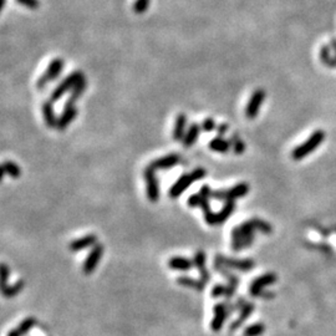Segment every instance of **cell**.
<instances>
[{
  "instance_id": "1",
  "label": "cell",
  "mask_w": 336,
  "mask_h": 336,
  "mask_svg": "<svg viewBox=\"0 0 336 336\" xmlns=\"http://www.w3.org/2000/svg\"><path fill=\"white\" fill-rule=\"evenodd\" d=\"M256 228L253 220H247L237 225L232 230V248L234 252H241L242 249L249 248L254 242V233Z\"/></svg>"
},
{
  "instance_id": "2",
  "label": "cell",
  "mask_w": 336,
  "mask_h": 336,
  "mask_svg": "<svg viewBox=\"0 0 336 336\" xmlns=\"http://www.w3.org/2000/svg\"><path fill=\"white\" fill-rule=\"evenodd\" d=\"M206 174H207V172H206L205 168L202 167L196 168V169H193L191 173L182 174V176L174 182L173 186L171 187V189L168 192V194H169V197L173 199L178 198L182 193H184V192L187 191V188H188L192 183L199 181V179H203L206 177Z\"/></svg>"
},
{
  "instance_id": "3",
  "label": "cell",
  "mask_w": 336,
  "mask_h": 336,
  "mask_svg": "<svg viewBox=\"0 0 336 336\" xmlns=\"http://www.w3.org/2000/svg\"><path fill=\"white\" fill-rule=\"evenodd\" d=\"M325 136L326 134L323 129H318V131L313 132L310 137H309L305 142H302L301 145L297 146V147H295L294 150H293L292 152L293 160L300 161L302 160V158H305L308 155H310V153H313L314 151L324 142Z\"/></svg>"
},
{
  "instance_id": "4",
  "label": "cell",
  "mask_w": 336,
  "mask_h": 336,
  "mask_svg": "<svg viewBox=\"0 0 336 336\" xmlns=\"http://www.w3.org/2000/svg\"><path fill=\"white\" fill-rule=\"evenodd\" d=\"M84 78H85V75H84L81 71H74V73L69 74V75H67L66 78L54 88V91L51 92V96H50V101H51V102L59 101L67 91L73 90Z\"/></svg>"
},
{
  "instance_id": "5",
  "label": "cell",
  "mask_w": 336,
  "mask_h": 336,
  "mask_svg": "<svg viewBox=\"0 0 336 336\" xmlns=\"http://www.w3.org/2000/svg\"><path fill=\"white\" fill-rule=\"evenodd\" d=\"M251 191V187L246 182H241V183H237L235 186L230 187L227 189H217V191H213L212 198L215 201H234V199H238L244 197L246 194L249 193Z\"/></svg>"
},
{
  "instance_id": "6",
  "label": "cell",
  "mask_w": 336,
  "mask_h": 336,
  "mask_svg": "<svg viewBox=\"0 0 336 336\" xmlns=\"http://www.w3.org/2000/svg\"><path fill=\"white\" fill-rule=\"evenodd\" d=\"M277 275L274 273H266V274L261 275V277L256 278L253 280L251 284V294L254 297H274V293H265L264 288L269 287V285L274 284L277 282Z\"/></svg>"
},
{
  "instance_id": "7",
  "label": "cell",
  "mask_w": 336,
  "mask_h": 336,
  "mask_svg": "<svg viewBox=\"0 0 336 336\" xmlns=\"http://www.w3.org/2000/svg\"><path fill=\"white\" fill-rule=\"evenodd\" d=\"M64 65H65L64 60L60 59V57H56V59L52 60L49 64V66H47L46 71L38 79L37 81L38 88H39V90H42L47 84L56 80V79L61 75L62 70H64Z\"/></svg>"
},
{
  "instance_id": "8",
  "label": "cell",
  "mask_w": 336,
  "mask_h": 336,
  "mask_svg": "<svg viewBox=\"0 0 336 336\" xmlns=\"http://www.w3.org/2000/svg\"><path fill=\"white\" fill-rule=\"evenodd\" d=\"M146 182V194H147L148 201L156 203L160 199V183L156 177V171H153L152 168L147 167L143 172Z\"/></svg>"
},
{
  "instance_id": "9",
  "label": "cell",
  "mask_w": 336,
  "mask_h": 336,
  "mask_svg": "<svg viewBox=\"0 0 336 336\" xmlns=\"http://www.w3.org/2000/svg\"><path fill=\"white\" fill-rule=\"evenodd\" d=\"M265 96L266 93L263 88H258V90H255L252 93L251 98H249L248 104H247L246 107V116L248 117L249 120H254L258 116L261 105H263L264 100H265Z\"/></svg>"
},
{
  "instance_id": "10",
  "label": "cell",
  "mask_w": 336,
  "mask_h": 336,
  "mask_svg": "<svg viewBox=\"0 0 336 336\" xmlns=\"http://www.w3.org/2000/svg\"><path fill=\"white\" fill-rule=\"evenodd\" d=\"M215 260L219 261L220 264L228 269H235V270H241V272H249L254 268L255 263L252 259H243V260H238V259H228L224 258L223 255H217Z\"/></svg>"
},
{
  "instance_id": "11",
  "label": "cell",
  "mask_w": 336,
  "mask_h": 336,
  "mask_svg": "<svg viewBox=\"0 0 336 336\" xmlns=\"http://www.w3.org/2000/svg\"><path fill=\"white\" fill-rule=\"evenodd\" d=\"M102 254H104V246L102 244H96L95 247H92L90 254L84 263V273L85 274H91L95 270L98 261L102 258Z\"/></svg>"
},
{
  "instance_id": "12",
  "label": "cell",
  "mask_w": 336,
  "mask_h": 336,
  "mask_svg": "<svg viewBox=\"0 0 336 336\" xmlns=\"http://www.w3.org/2000/svg\"><path fill=\"white\" fill-rule=\"evenodd\" d=\"M181 157L176 153H171V155L163 156V157L157 158V160L152 161L148 165V167L152 168L153 171H165V169H171L173 168L177 163H179Z\"/></svg>"
},
{
  "instance_id": "13",
  "label": "cell",
  "mask_w": 336,
  "mask_h": 336,
  "mask_svg": "<svg viewBox=\"0 0 336 336\" xmlns=\"http://www.w3.org/2000/svg\"><path fill=\"white\" fill-rule=\"evenodd\" d=\"M229 313H232V310H229L225 302H219L214 306V318H213L212 324H210V328L213 331L218 333V331L222 330L223 324H224L227 315Z\"/></svg>"
},
{
  "instance_id": "14",
  "label": "cell",
  "mask_w": 336,
  "mask_h": 336,
  "mask_svg": "<svg viewBox=\"0 0 336 336\" xmlns=\"http://www.w3.org/2000/svg\"><path fill=\"white\" fill-rule=\"evenodd\" d=\"M78 116V109L76 106H65L62 110L60 117H57V129L60 131H64L74 120Z\"/></svg>"
},
{
  "instance_id": "15",
  "label": "cell",
  "mask_w": 336,
  "mask_h": 336,
  "mask_svg": "<svg viewBox=\"0 0 336 336\" xmlns=\"http://www.w3.org/2000/svg\"><path fill=\"white\" fill-rule=\"evenodd\" d=\"M96 242H97V237L95 234H87L83 237V238L75 239V241L71 242L69 248L73 252H80L86 248H90V247H95Z\"/></svg>"
},
{
  "instance_id": "16",
  "label": "cell",
  "mask_w": 336,
  "mask_h": 336,
  "mask_svg": "<svg viewBox=\"0 0 336 336\" xmlns=\"http://www.w3.org/2000/svg\"><path fill=\"white\" fill-rule=\"evenodd\" d=\"M52 104H54V102H51L50 100L45 101L42 107L45 124H46V126L49 127V128H55V127H57V117L56 115H55V110Z\"/></svg>"
},
{
  "instance_id": "17",
  "label": "cell",
  "mask_w": 336,
  "mask_h": 336,
  "mask_svg": "<svg viewBox=\"0 0 336 336\" xmlns=\"http://www.w3.org/2000/svg\"><path fill=\"white\" fill-rule=\"evenodd\" d=\"M201 128H202V126H199V125L196 124V122L192 124L191 126L188 127L186 134H184V138L182 140L184 147L189 148L197 142V140H198V137H199V133H201Z\"/></svg>"
},
{
  "instance_id": "18",
  "label": "cell",
  "mask_w": 336,
  "mask_h": 336,
  "mask_svg": "<svg viewBox=\"0 0 336 336\" xmlns=\"http://www.w3.org/2000/svg\"><path fill=\"white\" fill-rule=\"evenodd\" d=\"M193 261H194V266L198 269L199 274H201L202 282L207 283L208 280H210V272L206 269V254L202 251L197 252Z\"/></svg>"
},
{
  "instance_id": "19",
  "label": "cell",
  "mask_w": 336,
  "mask_h": 336,
  "mask_svg": "<svg viewBox=\"0 0 336 336\" xmlns=\"http://www.w3.org/2000/svg\"><path fill=\"white\" fill-rule=\"evenodd\" d=\"M193 266L194 261H191L187 258H182V256H173L168 260V268L173 269V270H179V272H187Z\"/></svg>"
},
{
  "instance_id": "20",
  "label": "cell",
  "mask_w": 336,
  "mask_h": 336,
  "mask_svg": "<svg viewBox=\"0 0 336 336\" xmlns=\"http://www.w3.org/2000/svg\"><path fill=\"white\" fill-rule=\"evenodd\" d=\"M186 125H187V116L184 114H178L176 117L173 128V138L174 141H182L186 134Z\"/></svg>"
},
{
  "instance_id": "21",
  "label": "cell",
  "mask_w": 336,
  "mask_h": 336,
  "mask_svg": "<svg viewBox=\"0 0 336 336\" xmlns=\"http://www.w3.org/2000/svg\"><path fill=\"white\" fill-rule=\"evenodd\" d=\"M86 86H87V83H86V79L84 78L83 80H81L80 83H79L78 85H76L75 87L73 88V90H71L70 97L67 98L65 106H75L76 101H78L79 98H80L81 96H83V93L85 92Z\"/></svg>"
},
{
  "instance_id": "22",
  "label": "cell",
  "mask_w": 336,
  "mask_h": 336,
  "mask_svg": "<svg viewBox=\"0 0 336 336\" xmlns=\"http://www.w3.org/2000/svg\"><path fill=\"white\" fill-rule=\"evenodd\" d=\"M210 148L212 151H214V152L227 153L232 148V143H230V141H227L223 137H220V136H218V137H214L210 141Z\"/></svg>"
},
{
  "instance_id": "23",
  "label": "cell",
  "mask_w": 336,
  "mask_h": 336,
  "mask_svg": "<svg viewBox=\"0 0 336 336\" xmlns=\"http://www.w3.org/2000/svg\"><path fill=\"white\" fill-rule=\"evenodd\" d=\"M201 208L203 210V215H205V219L208 224L214 225L217 224V213H214L210 208V199L208 198H203L201 203Z\"/></svg>"
},
{
  "instance_id": "24",
  "label": "cell",
  "mask_w": 336,
  "mask_h": 336,
  "mask_svg": "<svg viewBox=\"0 0 336 336\" xmlns=\"http://www.w3.org/2000/svg\"><path fill=\"white\" fill-rule=\"evenodd\" d=\"M254 311V304L253 302H247L246 305L242 308V311H241V315H239L238 320L234 321V323L232 324V330H235V329H238L239 326L242 325V324L244 323L246 320H248L249 316L252 315V313Z\"/></svg>"
},
{
  "instance_id": "25",
  "label": "cell",
  "mask_w": 336,
  "mask_h": 336,
  "mask_svg": "<svg viewBox=\"0 0 336 336\" xmlns=\"http://www.w3.org/2000/svg\"><path fill=\"white\" fill-rule=\"evenodd\" d=\"M320 60L324 65H326L330 69L336 67V57L331 55V46L324 45L320 50Z\"/></svg>"
},
{
  "instance_id": "26",
  "label": "cell",
  "mask_w": 336,
  "mask_h": 336,
  "mask_svg": "<svg viewBox=\"0 0 336 336\" xmlns=\"http://www.w3.org/2000/svg\"><path fill=\"white\" fill-rule=\"evenodd\" d=\"M235 203L234 201H227L224 203V207L220 210L219 213H217V224H222L224 223L228 218L232 215V213L234 212Z\"/></svg>"
},
{
  "instance_id": "27",
  "label": "cell",
  "mask_w": 336,
  "mask_h": 336,
  "mask_svg": "<svg viewBox=\"0 0 336 336\" xmlns=\"http://www.w3.org/2000/svg\"><path fill=\"white\" fill-rule=\"evenodd\" d=\"M10 176L11 178H19L21 174V169L13 161H4L3 163V176Z\"/></svg>"
},
{
  "instance_id": "28",
  "label": "cell",
  "mask_w": 336,
  "mask_h": 336,
  "mask_svg": "<svg viewBox=\"0 0 336 336\" xmlns=\"http://www.w3.org/2000/svg\"><path fill=\"white\" fill-rule=\"evenodd\" d=\"M177 283H178V284H181L182 287L191 288V289L197 290V292H202V290H203V288H205V284H206V283H203L202 280L192 279V278H189V277L179 278V279L177 280Z\"/></svg>"
},
{
  "instance_id": "29",
  "label": "cell",
  "mask_w": 336,
  "mask_h": 336,
  "mask_svg": "<svg viewBox=\"0 0 336 336\" xmlns=\"http://www.w3.org/2000/svg\"><path fill=\"white\" fill-rule=\"evenodd\" d=\"M265 331V325L263 323H256L248 326L244 330V336H260Z\"/></svg>"
},
{
  "instance_id": "30",
  "label": "cell",
  "mask_w": 336,
  "mask_h": 336,
  "mask_svg": "<svg viewBox=\"0 0 336 336\" xmlns=\"http://www.w3.org/2000/svg\"><path fill=\"white\" fill-rule=\"evenodd\" d=\"M229 141L232 143V148L235 155H242L246 151V145H244V142L241 140L238 134H233Z\"/></svg>"
},
{
  "instance_id": "31",
  "label": "cell",
  "mask_w": 336,
  "mask_h": 336,
  "mask_svg": "<svg viewBox=\"0 0 336 336\" xmlns=\"http://www.w3.org/2000/svg\"><path fill=\"white\" fill-rule=\"evenodd\" d=\"M252 220H253L256 230H260V232L264 233V234H269V233L273 232L272 225L269 224L268 222H265V220L260 219V218H252Z\"/></svg>"
},
{
  "instance_id": "32",
  "label": "cell",
  "mask_w": 336,
  "mask_h": 336,
  "mask_svg": "<svg viewBox=\"0 0 336 336\" xmlns=\"http://www.w3.org/2000/svg\"><path fill=\"white\" fill-rule=\"evenodd\" d=\"M35 324H37V320L34 318H28L25 319V320L23 321V323L19 325L18 328V331L20 333V335H25L26 333H28L29 330H31V329L35 326Z\"/></svg>"
},
{
  "instance_id": "33",
  "label": "cell",
  "mask_w": 336,
  "mask_h": 336,
  "mask_svg": "<svg viewBox=\"0 0 336 336\" xmlns=\"http://www.w3.org/2000/svg\"><path fill=\"white\" fill-rule=\"evenodd\" d=\"M23 285H24L23 282H18L15 285H13V287L4 288V289H3L4 296H6V297L15 296V295L18 294V293L20 292L21 289H23Z\"/></svg>"
},
{
  "instance_id": "34",
  "label": "cell",
  "mask_w": 336,
  "mask_h": 336,
  "mask_svg": "<svg viewBox=\"0 0 336 336\" xmlns=\"http://www.w3.org/2000/svg\"><path fill=\"white\" fill-rule=\"evenodd\" d=\"M151 0H136L133 4V11L136 14H143L147 11Z\"/></svg>"
},
{
  "instance_id": "35",
  "label": "cell",
  "mask_w": 336,
  "mask_h": 336,
  "mask_svg": "<svg viewBox=\"0 0 336 336\" xmlns=\"http://www.w3.org/2000/svg\"><path fill=\"white\" fill-rule=\"evenodd\" d=\"M203 198H205V197L202 196V194L198 192V193L192 194V196L188 198V201H187V203H188L189 207H192V208L201 207V203H202V201H203Z\"/></svg>"
},
{
  "instance_id": "36",
  "label": "cell",
  "mask_w": 336,
  "mask_h": 336,
  "mask_svg": "<svg viewBox=\"0 0 336 336\" xmlns=\"http://www.w3.org/2000/svg\"><path fill=\"white\" fill-rule=\"evenodd\" d=\"M228 293V287L223 284H217L214 285V288L212 289V296L213 297H220V296H227Z\"/></svg>"
},
{
  "instance_id": "37",
  "label": "cell",
  "mask_w": 336,
  "mask_h": 336,
  "mask_svg": "<svg viewBox=\"0 0 336 336\" xmlns=\"http://www.w3.org/2000/svg\"><path fill=\"white\" fill-rule=\"evenodd\" d=\"M202 129L205 132H212L214 131V129H217L214 120H213L212 117H207V119L203 121V124H202Z\"/></svg>"
},
{
  "instance_id": "38",
  "label": "cell",
  "mask_w": 336,
  "mask_h": 336,
  "mask_svg": "<svg viewBox=\"0 0 336 336\" xmlns=\"http://www.w3.org/2000/svg\"><path fill=\"white\" fill-rule=\"evenodd\" d=\"M16 1L19 4H21V5L26 6L28 9H33V10L38 9L40 5L39 0H16Z\"/></svg>"
},
{
  "instance_id": "39",
  "label": "cell",
  "mask_w": 336,
  "mask_h": 336,
  "mask_svg": "<svg viewBox=\"0 0 336 336\" xmlns=\"http://www.w3.org/2000/svg\"><path fill=\"white\" fill-rule=\"evenodd\" d=\"M199 193H201L202 196L205 197V198L210 199V198H212L213 191H212V188H210V187L208 186V184H205V186H202V188L199 189Z\"/></svg>"
},
{
  "instance_id": "40",
  "label": "cell",
  "mask_w": 336,
  "mask_h": 336,
  "mask_svg": "<svg viewBox=\"0 0 336 336\" xmlns=\"http://www.w3.org/2000/svg\"><path fill=\"white\" fill-rule=\"evenodd\" d=\"M9 273H10L9 268L5 265V264H3V265H1V277H3V284H1V285H3V289H4V288L8 287V285H6V282H8Z\"/></svg>"
},
{
  "instance_id": "41",
  "label": "cell",
  "mask_w": 336,
  "mask_h": 336,
  "mask_svg": "<svg viewBox=\"0 0 336 336\" xmlns=\"http://www.w3.org/2000/svg\"><path fill=\"white\" fill-rule=\"evenodd\" d=\"M228 129H229V126H228L227 124H220L219 126H217L218 136H220V137H223V136H224V134L228 132Z\"/></svg>"
},
{
  "instance_id": "42",
  "label": "cell",
  "mask_w": 336,
  "mask_h": 336,
  "mask_svg": "<svg viewBox=\"0 0 336 336\" xmlns=\"http://www.w3.org/2000/svg\"><path fill=\"white\" fill-rule=\"evenodd\" d=\"M8 336H21V335H20V333H19V331H18V329H16V330L10 331Z\"/></svg>"
},
{
  "instance_id": "43",
  "label": "cell",
  "mask_w": 336,
  "mask_h": 336,
  "mask_svg": "<svg viewBox=\"0 0 336 336\" xmlns=\"http://www.w3.org/2000/svg\"><path fill=\"white\" fill-rule=\"evenodd\" d=\"M331 47H333L334 52H335V57H336V39L331 40Z\"/></svg>"
}]
</instances>
